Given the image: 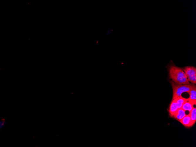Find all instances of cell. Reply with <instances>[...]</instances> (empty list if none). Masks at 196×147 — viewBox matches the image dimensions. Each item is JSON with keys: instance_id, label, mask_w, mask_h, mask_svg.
Returning a JSON list of instances; mask_svg holds the SVG:
<instances>
[{"instance_id": "1", "label": "cell", "mask_w": 196, "mask_h": 147, "mask_svg": "<svg viewBox=\"0 0 196 147\" xmlns=\"http://www.w3.org/2000/svg\"><path fill=\"white\" fill-rule=\"evenodd\" d=\"M168 72L169 77L174 82L180 85L190 84L185 73L181 68L172 65L169 68Z\"/></svg>"}, {"instance_id": "2", "label": "cell", "mask_w": 196, "mask_h": 147, "mask_svg": "<svg viewBox=\"0 0 196 147\" xmlns=\"http://www.w3.org/2000/svg\"><path fill=\"white\" fill-rule=\"evenodd\" d=\"M173 88V95L172 100L181 96L182 94L185 92L188 93L191 88L192 84L180 85L173 81H170Z\"/></svg>"}, {"instance_id": "3", "label": "cell", "mask_w": 196, "mask_h": 147, "mask_svg": "<svg viewBox=\"0 0 196 147\" xmlns=\"http://www.w3.org/2000/svg\"><path fill=\"white\" fill-rule=\"evenodd\" d=\"M189 82L193 84L196 83V68L193 66H187L183 68Z\"/></svg>"}, {"instance_id": "4", "label": "cell", "mask_w": 196, "mask_h": 147, "mask_svg": "<svg viewBox=\"0 0 196 147\" xmlns=\"http://www.w3.org/2000/svg\"><path fill=\"white\" fill-rule=\"evenodd\" d=\"M178 109L177 103V99L175 98L172 100L168 110L169 116L173 117Z\"/></svg>"}, {"instance_id": "5", "label": "cell", "mask_w": 196, "mask_h": 147, "mask_svg": "<svg viewBox=\"0 0 196 147\" xmlns=\"http://www.w3.org/2000/svg\"><path fill=\"white\" fill-rule=\"evenodd\" d=\"M179 122L184 126L187 128L191 127L194 124L191 119L189 114L186 115Z\"/></svg>"}, {"instance_id": "6", "label": "cell", "mask_w": 196, "mask_h": 147, "mask_svg": "<svg viewBox=\"0 0 196 147\" xmlns=\"http://www.w3.org/2000/svg\"><path fill=\"white\" fill-rule=\"evenodd\" d=\"M190 96L188 98L189 100L193 102L195 104H196V86L194 84H192V86L188 93Z\"/></svg>"}, {"instance_id": "7", "label": "cell", "mask_w": 196, "mask_h": 147, "mask_svg": "<svg viewBox=\"0 0 196 147\" xmlns=\"http://www.w3.org/2000/svg\"><path fill=\"white\" fill-rule=\"evenodd\" d=\"M186 115L185 111L182 108H180L178 109L173 115V117L180 121Z\"/></svg>"}, {"instance_id": "8", "label": "cell", "mask_w": 196, "mask_h": 147, "mask_svg": "<svg viewBox=\"0 0 196 147\" xmlns=\"http://www.w3.org/2000/svg\"><path fill=\"white\" fill-rule=\"evenodd\" d=\"M194 104L193 102L188 100L183 104L181 108L185 111H188L190 112L192 109Z\"/></svg>"}, {"instance_id": "9", "label": "cell", "mask_w": 196, "mask_h": 147, "mask_svg": "<svg viewBox=\"0 0 196 147\" xmlns=\"http://www.w3.org/2000/svg\"><path fill=\"white\" fill-rule=\"evenodd\" d=\"M177 99V103L178 109L181 108L183 104L186 102L188 101V98H185L181 96Z\"/></svg>"}, {"instance_id": "10", "label": "cell", "mask_w": 196, "mask_h": 147, "mask_svg": "<svg viewBox=\"0 0 196 147\" xmlns=\"http://www.w3.org/2000/svg\"><path fill=\"white\" fill-rule=\"evenodd\" d=\"M191 119L195 124L196 121V108L193 107L192 110L189 112Z\"/></svg>"}, {"instance_id": "11", "label": "cell", "mask_w": 196, "mask_h": 147, "mask_svg": "<svg viewBox=\"0 0 196 147\" xmlns=\"http://www.w3.org/2000/svg\"><path fill=\"white\" fill-rule=\"evenodd\" d=\"M0 123V128H1L4 125L5 122L4 120H2Z\"/></svg>"}, {"instance_id": "12", "label": "cell", "mask_w": 196, "mask_h": 147, "mask_svg": "<svg viewBox=\"0 0 196 147\" xmlns=\"http://www.w3.org/2000/svg\"><path fill=\"white\" fill-rule=\"evenodd\" d=\"M112 31V30H111V29H109L108 31L107 32V35L108 36L109 35H110Z\"/></svg>"}]
</instances>
